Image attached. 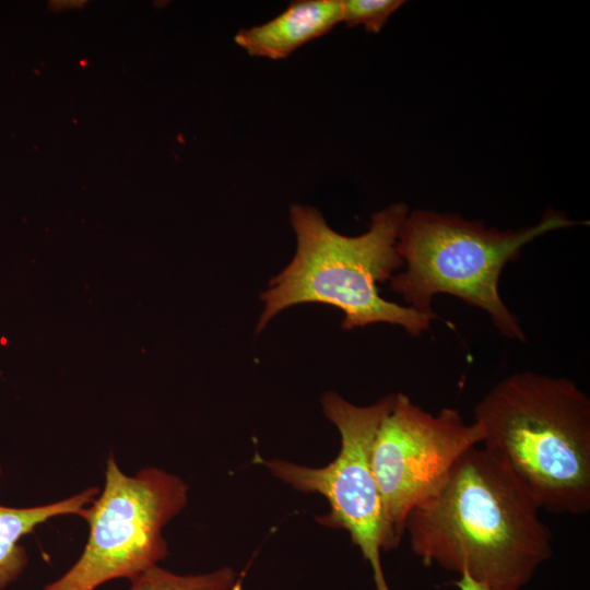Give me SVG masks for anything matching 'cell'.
<instances>
[{"instance_id":"cell-1","label":"cell","mask_w":590,"mask_h":590,"mask_svg":"<svg viewBox=\"0 0 590 590\" xmlns=\"http://www.w3.org/2000/svg\"><path fill=\"white\" fill-rule=\"evenodd\" d=\"M508 467L474 446L408 515L412 552L489 590H521L552 556V532Z\"/></svg>"},{"instance_id":"cell-2","label":"cell","mask_w":590,"mask_h":590,"mask_svg":"<svg viewBox=\"0 0 590 590\" xmlns=\"http://www.w3.org/2000/svg\"><path fill=\"white\" fill-rule=\"evenodd\" d=\"M408 213L404 203L391 204L370 216L365 233L345 236L331 228L316 208L291 205L296 251L260 295L263 310L257 333L274 316L300 304L338 308L344 315V330L373 323L400 326L413 337L429 330L438 316L387 300L378 290V284L389 281L403 267L397 239Z\"/></svg>"},{"instance_id":"cell-3","label":"cell","mask_w":590,"mask_h":590,"mask_svg":"<svg viewBox=\"0 0 590 590\" xmlns=\"http://www.w3.org/2000/svg\"><path fill=\"white\" fill-rule=\"evenodd\" d=\"M483 447L556 515L590 510V399L566 378L532 371L499 381L474 408Z\"/></svg>"},{"instance_id":"cell-4","label":"cell","mask_w":590,"mask_h":590,"mask_svg":"<svg viewBox=\"0 0 590 590\" xmlns=\"http://www.w3.org/2000/svg\"><path fill=\"white\" fill-rule=\"evenodd\" d=\"M576 224L550 210L533 226L499 231L456 214L414 210L397 239L404 270L389 280L391 290L406 306L430 316H438L432 308L435 295H452L486 311L504 337L524 342L518 318L499 294L502 271L535 238Z\"/></svg>"},{"instance_id":"cell-5","label":"cell","mask_w":590,"mask_h":590,"mask_svg":"<svg viewBox=\"0 0 590 590\" xmlns=\"http://www.w3.org/2000/svg\"><path fill=\"white\" fill-rule=\"evenodd\" d=\"M188 492L181 477L163 469L128 475L110 453L104 486L82 517L88 538L81 555L42 590H95L158 565L168 555L163 530L187 506Z\"/></svg>"},{"instance_id":"cell-6","label":"cell","mask_w":590,"mask_h":590,"mask_svg":"<svg viewBox=\"0 0 590 590\" xmlns=\"http://www.w3.org/2000/svg\"><path fill=\"white\" fill-rule=\"evenodd\" d=\"M394 393L367 406L355 405L334 391L321 398L326 417L341 438L338 456L321 468H310L281 459H260L279 480L304 493H318L329 503V511L316 517L319 524L349 532L369 563L376 590H390L381 565L384 517L379 492L370 465L376 430L390 411Z\"/></svg>"},{"instance_id":"cell-7","label":"cell","mask_w":590,"mask_h":590,"mask_svg":"<svg viewBox=\"0 0 590 590\" xmlns=\"http://www.w3.org/2000/svg\"><path fill=\"white\" fill-rule=\"evenodd\" d=\"M484 430L464 422L457 409L426 412L404 393H394L375 434L370 465L379 492L384 552L399 547L409 512L445 480L457 460L482 444Z\"/></svg>"},{"instance_id":"cell-8","label":"cell","mask_w":590,"mask_h":590,"mask_svg":"<svg viewBox=\"0 0 590 590\" xmlns=\"http://www.w3.org/2000/svg\"><path fill=\"white\" fill-rule=\"evenodd\" d=\"M342 21L341 0H297L274 19L241 28L234 42L251 57L287 58Z\"/></svg>"},{"instance_id":"cell-9","label":"cell","mask_w":590,"mask_h":590,"mask_svg":"<svg viewBox=\"0 0 590 590\" xmlns=\"http://www.w3.org/2000/svg\"><path fill=\"white\" fill-rule=\"evenodd\" d=\"M99 492L97 486H91L67 498L33 507H8L0 504V590L16 581L28 564L26 550L19 544L23 536L56 517L82 518Z\"/></svg>"},{"instance_id":"cell-10","label":"cell","mask_w":590,"mask_h":590,"mask_svg":"<svg viewBox=\"0 0 590 590\" xmlns=\"http://www.w3.org/2000/svg\"><path fill=\"white\" fill-rule=\"evenodd\" d=\"M236 578L237 574L231 567L206 574L179 575L156 565L130 580L128 590H232Z\"/></svg>"},{"instance_id":"cell-11","label":"cell","mask_w":590,"mask_h":590,"mask_svg":"<svg viewBox=\"0 0 590 590\" xmlns=\"http://www.w3.org/2000/svg\"><path fill=\"white\" fill-rule=\"evenodd\" d=\"M403 3L401 0H341V22L349 27L363 25L367 32L379 33Z\"/></svg>"},{"instance_id":"cell-12","label":"cell","mask_w":590,"mask_h":590,"mask_svg":"<svg viewBox=\"0 0 590 590\" xmlns=\"http://www.w3.org/2000/svg\"><path fill=\"white\" fill-rule=\"evenodd\" d=\"M459 576V579L451 582L458 590H489L485 585L474 580L468 574Z\"/></svg>"}]
</instances>
